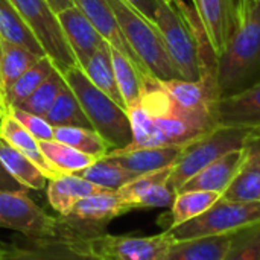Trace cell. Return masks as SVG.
<instances>
[{"label": "cell", "mask_w": 260, "mask_h": 260, "mask_svg": "<svg viewBox=\"0 0 260 260\" xmlns=\"http://www.w3.org/2000/svg\"><path fill=\"white\" fill-rule=\"evenodd\" d=\"M222 260H260V222L235 232Z\"/></svg>", "instance_id": "836d02e7"}, {"label": "cell", "mask_w": 260, "mask_h": 260, "mask_svg": "<svg viewBox=\"0 0 260 260\" xmlns=\"http://www.w3.org/2000/svg\"><path fill=\"white\" fill-rule=\"evenodd\" d=\"M85 76L90 79L93 85H96L101 91H104L108 98H111L116 104H119L122 108H125L123 99L120 96V91L116 84L114 76V67H113V58H111V46L110 43H104L94 55L90 58V61L82 69ZM126 110V108H125Z\"/></svg>", "instance_id": "d4e9b609"}, {"label": "cell", "mask_w": 260, "mask_h": 260, "mask_svg": "<svg viewBox=\"0 0 260 260\" xmlns=\"http://www.w3.org/2000/svg\"><path fill=\"white\" fill-rule=\"evenodd\" d=\"M5 114H6V108H5V105H3V102L0 99V122H2V119H3Z\"/></svg>", "instance_id": "60d3db41"}, {"label": "cell", "mask_w": 260, "mask_h": 260, "mask_svg": "<svg viewBox=\"0 0 260 260\" xmlns=\"http://www.w3.org/2000/svg\"><path fill=\"white\" fill-rule=\"evenodd\" d=\"M177 193L169 186L168 180L158 181L154 186H151L134 204V210L140 209H155V207H169L172 206Z\"/></svg>", "instance_id": "d590c367"}, {"label": "cell", "mask_w": 260, "mask_h": 260, "mask_svg": "<svg viewBox=\"0 0 260 260\" xmlns=\"http://www.w3.org/2000/svg\"><path fill=\"white\" fill-rule=\"evenodd\" d=\"M75 175L105 189V190H119L120 187H123L125 184H128L129 181H133L136 177L134 172L122 168L120 165L102 157L99 160H96L91 166L76 172Z\"/></svg>", "instance_id": "4dcf8cb0"}, {"label": "cell", "mask_w": 260, "mask_h": 260, "mask_svg": "<svg viewBox=\"0 0 260 260\" xmlns=\"http://www.w3.org/2000/svg\"><path fill=\"white\" fill-rule=\"evenodd\" d=\"M126 113L133 131V143L126 148L186 146L218 126L213 119L183 110L154 76L143 79L140 101Z\"/></svg>", "instance_id": "6da1fadb"}, {"label": "cell", "mask_w": 260, "mask_h": 260, "mask_svg": "<svg viewBox=\"0 0 260 260\" xmlns=\"http://www.w3.org/2000/svg\"><path fill=\"white\" fill-rule=\"evenodd\" d=\"M66 85H67V82H66L62 73L58 69H55L29 98H26L23 102H20L14 108H20L23 111L44 117Z\"/></svg>", "instance_id": "d6a6232c"}, {"label": "cell", "mask_w": 260, "mask_h": 260, "mask_svg": "<svg viewBox=\"0 0 260 260\" xmlns=\"http://www.w3.org/2000/svg\"><path fill=\"white\" fill-rule=\"evenodd\" d=\"M245 148L251 152H254L256 155H259L260 158V128H256L251 131L248 140H247V145Z\"/></svg>", "instance_id": "f35d334b"}, {"label": "cell", "mask_w": 260, "mask_h": 260, "mask_svg": "<svg viewBox=\"0 0 260 260\" xmlns=\"http://www.w3.org/2000/svg\"><path fill=\"white\" fill-rule=\"evenodd\" d=\"M235 233L174 242L166 260H222Z\"/></svg>", "instance_id": "ffe728a7"}, {"label": "cell", "mask_w": 260, "mask_h": 260, "mask_svg": "<svg viewBox=\"0 0 260 260\" xmlns=\"http://www.w3.org/2000/svg\"><path fill=\"white\" fill-rule=\"evenodd\" d=\"M219 99L260 82V0H233L227 46L216 59Z\"/></svg>", "instance_id": "7a4b0ae2"}, {"label": "cell", "mask_w": 260, "mask_h": 260, "mask_svg": "<svg viewBox=\"0 0 260 260\" xmlns=\"http://www.w3.org/2000/svg\"><path fill=\"white\" fill-rule=\"evenodd\" d=\"M46 2L50 5L52 11H53L55 14H59V12H62L64 9H69V8H72V6H75V0H46Z\"/></svg>", "instance_id": "ab89813d"}, {"label": "cell", "mask_w": 260, "mask_h": 260, "mask_svg": "<svg viewBox=\"0 0 260 260\" xmlns=\"http://www.w3.org/2000/svg\"><path fill=\"white\" fill-rule=\"evenodd\" d=\"M0 165L24 189L43 190L47 187L46 175L20 151L0 139Z\"/></svg>", "instance_id": "7402d4cb"}, {"label": "cell", "mask_w": 260, "mask_h": 260, "mask_svg": "<svg viewBox=\"0 0 260 260\" xmlns=\"http://www.w3.org/2000/svg\"><path fill=\"white\" fill-rule=\"evenodd\" d=\"M62 76L78 98L93 129L104 137L111 151L129 146L133 131L126 110L93 85L79 66L69 69Z\"/></svg>", "instance_id": "3957f363"}, {"label": "cell", "mask_w": 260, "mask_h": 260, "mask_svg": "<svg viewBox=\"0 0 260 260\" xmlns=\"http://www.w3.org/2000/svg\"><path fill=\"white\" fill-rule=\"evenodd\" d=\"M0 244H2V241H0ZM0 260H2V259H0Z\"/></svg>", "instance_id": "7bdbcfd3"}, {"label": "cell", "mask_w": 260, "mask_h": 260, "mask_svg": "<svg viewBox=\"0 0 260 260\" xmlns=\"http://www.w3.org/2000/svg\"><path fill=\"white\" fill-rule=\"evenodd\" d=\"M0 229L26 238H61L58 216H50L26 190H0Z\"/></svg>", "instance_id": "9c48e42d"}, {"label": "cell", "mask_w": 260, "mask_h": 260, "mask_svg": "<svg viewBox=\"0 0 260 260\" xmlns=\"http://www.w3.org/2000/svg\"><path fill=\"white\" fill-rule=\"evenodd\" d=\"M102 190L105 189L75 174H59L58 177L49 180V184L46 187L49 204L59 216L69 213L70 209L82 198H87Z\"/></svg>", "instance_id": "ac0fdd59"}, {"label": "cell", "mask_w": 260, "mask_h": 260, "mask_svg": "<svg viewBox=\"0 0 260 260\" xmlns=\"http://www.w3.org/2000/svg\"><path fill=\"white\" fill-rule=\"evenodd\" d=\"M0 190H14V192H17V190H27V189H24L21 184H18V183L5 171V168L0 165Z\"/></svg>", "instance_id": "74e56055"}, {"label": "cell", "mask_w": 260, "mask_h": 260, "mask_svg": "<svg viewBox=\"0 0 260 260\" xmlns=\"http://www.w3.org/2000/svg\"><path fill=\"white\" fill-rule=\"evenodd\" d=\"M129 213L120 203L114 190H102L78 201L69 213L59 216L61 238L72 241L90 242L94 238L105 235L107 225Z\"/></svg>", "instance_id": "52a82bcc"}, {"label": "cell", "mask_w": 260, "mask_h": 260, "mask_svg": "<svg viewBox=\"0 0 260 260\" xmlns=\"http://www.w3.org/2000/svg\"><path fill=\"white\" fill-rule=\"evenodd\" d=\"M0 139H3L12 148L20 151L23 155H26L46 175L47 180H52L59 175L43 155L40 142L30 133H27L8 111L0 122Z\"/></svg>", "instance_id": "d6986e66"}, {"label": "cell", "mask_w": 260, "mask_h": 260, "mask_svg": "<svg viewBox=\"0 0 260 260\" xmlns=\"http://www.w3.org/2000/svg\"><path fill=\"white\" fill-rule=\"evenodd\" d=\"M233 0H192V8L203 27V32L216 55H222L232 27Z\"/></svg>", "instance_id": "9a60e30c"}, {"label": "cell", "mask_w": 260, "mask_h": 260, "mask_svg": "<svg viewBox=\"0 0 260 260\" xmlns=\"http://www.w3.org/2000/svg\"><path fill=\"white\" fill-rule=\"evenodd\" d=\"M133 8H136L143 17L149 21L155 23V12L158 6V0H126Z\"/></svg>", "instance_id": "8d00e7d4"}, {"label": "cell", "mask_w": 260, "mask_h": 260, "mask_svg": "<svg viewBox=\"0 0 260 260\" xmlns=\"http://www.w3.org/2000/svg\"><path fill=\"white\" fill-rule=\"evenodd\" d=\"M53 140L69 145L94 158H102L111 151L110 145L104 140V137L91 128L55 126Z\"/></svg>", "instance_id": "83f0119b"}, {"label": "cell", "mask_w": 260, "mask_h": 260, "mask_svg": "<svg viewBox=\"0 0 260 260\" xmlns=\"http://www.w3.org/2000/svg\"><path fill=\"white\" fill-rule=\"evenodd\" d=\"M0 38L18 44L38 56H46L41 44L11 0H0Z\"/></svg>", "instance_id": "cb8c5ba5"}, {"label": "cell", "mask_w": 260, "mask_h": 260, "mask_svg": "<svg viewBox=\"0 0 260 260\" xmlns=\"http://www.w3.org/2000/svg\"><path fill=\"white\" fill-rule=\"evenodd\" d=\"M184 146H154V148H122L110 151L105 158L120 165L122 168L143 175L160 171L178 160Z\"/></svg>", "instance_id": "2e32d148"}, {"label": "cell", "mask_w": 260, "mask_h": 260, "mask_svg": "<svg viewBox=\"0 0 260 260\" xmlns=\"http://www.w3.org/2000/svg\"><path fill=\"white\" fill-rule=\"evenodd\" d=\"M260 222V203H238L219 198L200 216L166 232L175 241L230 235Z\"/></svg>", "instance_id": "8992f818"}, {"label": "cell", "mask_w": 260, "mask_h": 260, "mask_svg": "<svg viewBox=\"0 0 260 260\" xmlns=\"http://www.w3.org/2000/svg\"><path fill=\"white\" fill-rule=\"evenodd\" d=\"M8 113L27 131L30 133L38 142L43 140H53V126L43 117L37 116L27 111H23L20 108H8Z\"/></svg>", "instance_id": "e575fe53"}, {"label": "cell", "mask_w": 260, "mask_h": 260, "mask_svg": "<svg viewBox=\"0 0 260 260\" xmlns=\"http://www.w3.org/2000/svg\"><path fill=\"white\" fill-rule=\"evenodd\" d=\"M55 69L56 67L53 66V62L50 61L49 56L40 58L30 69H27L12 84V87L3 98V105H5L6 111H8V108L17 107L20 102H23L26 98H29Z\"/></svg>", "instance_id": "1f68e13d"}, {"label": "cell", "mask_w": 260, "mask_h": 260, "mask_svg": "<svg viewBox=\"0 0 260 260\" xmlns=\"http://www.w3.org/2000/svg\"><path fill=\"white\" fill-rule=\"evenodd\" d=\"M221 198L216 192H201V190H192V192H180L177 193L171 212L166 216L168 229L177 227L183 222H187L201 213H204L207 209H210L218 200Z\"/></svg>", "instance_id": "484cf974"}, {"label": "cell", "mask_w": 260, "mask_h": 260, "mask_svg": "<svg viewBox=\"0 0 260 260\" xmlns=\"http://www.w3.org/2000/svg\"><path fill=\"white\" fill-rule=\"evenodd\" d=\"M56 15L78 66L84 69L105 40L76 5Z\"/></svg>", "instance_id": "4fadbf2b"}, {"label": "cell", "mask_w": 260, "mask_h": 260, "mask_svg": "<svg viewBox=\"0 0 260 260\" xmlns=\"http://www.w3.org/2000/svg\"><path fill=\"white\" fill-rule=\"evenodd\" d=\"M40 148L46 160L58 174H76L99 160L56 140H43L40 142Z\"/></svg>", "instance_id": "4316f807"}, {"label": "cell", "mask_w": 260, "mask_h": 260, "mask_svg": "<svg viewBox=\"0 0 260 260\" xmlns=\"http://www.w3.org/2000/svg\"><path fill=\"white\" fill-rule=\"evenodd\" d=\"M251 131L253 129L250 128L218 125L209 133L189 142L172 166L168 180L169 186L177 193L186 181L219 157L236 149H244Z\"/></svg>", "instance_id": "5b68a950"}, {"label": "cell", "mask_w": 260, "mask_h": 260, "mask_svg": "<svg viewBox=\"0 0 260 260\" xmlns=\"http://www.w3.org/2000/svg\"><path fill=\"white\" fill-rule=\"evenodd\" d=\"M244 160H245V148L232 151L219 157L209 166H206L197 175H193L189 181H186L181 186V189L177 193L201 190V192H216L222 195L224 190L232 183V180L235 178V175L238 174Z\"/></svg>", "instance_id": "e0dca14e"}, {"label": "cell", "mask_w": 260, "mask_h": 260, "mask_svg": "<svg viewBox=\"0 0 260 260\" xmlns=\"http://www.w3.org/2000/svg\"><path fill=\"white\" fill-rule=\"evenodd\" d=\"M40 58L30 50L5 41L0 38V99L3 98L12 87V84L27 70L30 69Z\"/></svg>", "instance_id": "603a6c76"}, {"label": "cell", "mask_w": 260, "mask_h": 260, "mask_svg": "<svg viewBox=\"0 0 260 260\" xmlns=\"http://www.w3.org/2000/svg\"><path fill=\"white\" fill-rule=\"evenodd\" d=\"M174 239L165 230L154 236L102 235L88 242L96 260H166Z\"/></svg>", "instance_id": "30bf717a"}, {"label": "cell", "mask_w": 260, "mask_h": 260, "mask_svg": "<svg viewBox=\"0 0 260 260\" xmlns=\"http://www.w3.org/2000/svg\"><path fill=\"white\" fill-rule=\"evenodd\" d=\"M44 119L55 126H79V128H91L88 117L85 116L78 98L72 91L69 85H66L58 98L55 99L50 110L46 113Z\"/></svg>", "instance_id": "f1b7e54d"}, {"label": "cell", "mask_w": 260, "mask_h": 260, "mask_svg": "<svg viewBox=\"0 0 260 260\" xmlns=\"http://www.w3.org/2000/svg\"><path fill=\"white\" fill-rule=\"evenodd\" d=\"M215 114L218 125L260 128V82L232 96L221 98Z\"/></svg>", "instance_id": "5bb4252c"}, {"label": "cell", "mask_w": 260, "mask_h": 260, "mask_svg": "<svg viewBox=\"0 0 260 260\" xmlns=\"http://www.w3.org/2000/svg\"><path fill=\"white\" fill-rule=\"evenodd\" d=\"M165 2H169V3H172V2H175V0H165Z\"/></svg>", "instance_id": "b9f144b4"}, {"label": "cell", "mask_w": 260, "mask_h": 260, "mask_svg": "<svg viewBox=\"0 0 260 260\" xmlns=\"http://www.w3.org/2000/svg\"><path fill=\"white\" fill-rule=\"evenodd\" d=\"M221 198L238 203H260V158L245 148V160Z\"/></svg>", "instance_id": "44dd1931"}, {"label": "cell", "mask_w": 260, "mask_h": 260, "mask_svg": "<svg viewBox=\"0 0 260 260\" xmlns=\"http://www.w3.org/2000/svg\"><path fill=\"white\" fill-rule=\"evenodd\" d=\"M75 5L84 12V15L98 29L102 38L107 43H110L111 47L122 52L134 64V67L140 72L143 78L151 76L149 72L142 64V61L134 53V50L129 47L128 41L125 40V35L119 26V21L107 0H75Z\"/></svg>", "instance_id": "7c38bea8"}, {"label": "cell", "mask_w": 260, "mask_h": 260, "mask_svg": "<svg viewBox=\"0 0 260 260\" xmlns=\"http://www.w3.org/2000/svg\"><path fill=\"white\" fill-rule=\"evenodd\" d=\"M24 23L30 27L46 56L61 72L78 66L76 58L64 37L58 15L46 0H11Z\"/></svg>", "instance_id": "ba28073f"}, {"label": "cell", "mask_w": 260, "mask_h": 260, "mask_svg": "<svg viewBox=\"0 0 260 260\" xmlns=\"http://www.w3.org/2000/svg\"><path fill=\"white\" fill-rule=\"evenodd\" d=\"M119 21V26L128 41L129 47L134 50L137 58L142 61L145 69L151 76L169 81L181 79L178 70L175 69L168 49L165 46L163 37L155 23L143 17L136 8H133L126 0H107Z\"/></svg>", "instance_id": "277c9868"}, {"label": "cell", "mask_w": 260, "mask_h": 260, "mask_svg": "<svg viewBox=\"0 0 260 260\" xmlns=\"http://www.w3.org/2000/svg\"><path fill=\"white\" fill-rule=\"evenodd\" d=\"M2 260H96L88 242L62 238H26L0 244Z\"/></svg>", "instance_id": "8fae6325"}, {"label": "cell", "mask_w": 260, "mask_h": 260, "mask_svg": "<svg viewBox=\"0 0 260 260\" xmlns=\"http://www.w3.org/2000/svg\"><path fill=\"white\" fill-rule=\"evenodd\" d=\"M111 58H113L116 84L123 99L125 108L128 110L134 107L136 104H139L145 78L134 67V64L122 52L116 50L114 47H111Z\"/></svg>", "instance_id": "f546056e"}]
</instances>
